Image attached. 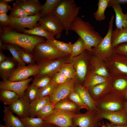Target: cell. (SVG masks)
Instances as JSON below:
<instances>
[{"mask_svg": "<svg viewBox=\"0 0 127 127\" xmlns=\"http://www.w3.org/2000/svg\"><path fill=\"white\" fill-rule=\"evenodd\" d=\"M0 40L4 44L17 45L32 54L36 45L45 41L44 37L19 32L7 26H0Z\"/></svg>", "mask_w": 127, "mask_h": 127, "instance_id": "6da1fadb", "label": "cell"}, {"mask_svg": "<svg viewBox=\"0 0 127 127\" xmlns=\"http://www.w3.org/2000/svg\"><path fill=\"white\" fill-rule=\"evenodd\" d=\"M70 30L75 32L83 41L85 50L92 52V48L97 46L103 38L88 22L78 16L72 22Z\"/></svg>", "mask_w": 127, "mask_h": 127, "instance_id": "7a4b0ae2", "label": "cell"}, {"mask_svg": "<svg viewBox=\"0 0 127 127\" xmlns=\"http://www.w3.org/2000/svg\"><path fill=\"white\" fill-rule=\"evenodd\" d=\"M81 8L77 6L74 0H62L52 12L63 24L66 35L68 33L72 22L78 16Z\"/></svg>", "mask_w": 127, "mask_h": 127, "instance_id": "3957f363", "label": "cell"}, {"mask_svg": "<svg viewBox=\"0 0 127 127\" xmlns=\"http://www.w3.org/2000/svg\"><path fill=\"white\" fill-rule=\"evenodd\" d=\"M95 101L97 110L113 112L124 109L126 100L123 96L110 90Z\"/></svg>", "mask_w": 127, "mask_h": 127, "instance_id": "277c9868", "label": "cell"}, {"mask_svg": "<svg viewBox=\"0 0 127 127\" xmlns=\"http://www.w3.org/2000/svg\"><path fill=\"white\" fill-rule=\"evenodd\" d=\"M92 54V52L85 50L78 56H70L68 63L72 65L76 72L74 79L75 82L83 85L89 72Z\"/></svg>", "mask_w": 127, "mask_h": 127, "instance_id": "5b68a950", "label": "cell"}, {"mask_svg": "<svg viewBox=\"0 0 127 127\" xmlns=\"http://www.w3.org/2000/svg\"><path fill=\"white\" fill-rule=\"evenodd\" d=\"M32 54L37 63L70 55L58 51L45 41L36 45L33 49Z\"/></svg>", "mask_w": 127, "mask_h": 127, "instance_id": "8992f818", "label": "cell"}, {"mask_svg": "<svg viewBox=\"0 0 127 127\" xmlns=\"http://www.w3.org/2000/svg\"><path fill=\"white\" fill-rule=\"evenodd\" d=\"M114 18V16L113 15L111 17L108 32L105 36L97 46L92 48L93 54L105 62L114 53L111 40Z\"/></svg>", "mask_w": 127, "mask_h": 127, "instance_id": "52a82bcc", "label": "cell"}, {"mask_svg": "<svg viewBox=\"0 0 127 127\" xmlns=\"http://www.w3.org/2000/svg\"><path fill=\"white\" fill-rule=\"evenodd\" d=\"M76 115L73 111L54 110L42 119L47 123L58 127H70L73 126V119Z\"/></svg>", "mask_w": 127, "mask_h": 127, "instance_id": "ba28073f", "label": "cell"}, {"mask_svg": "<svg viewBox=\"0 0 127 127\" xmlns=\"http://www.w3.org/2000/svg\"><path fill=\"white\" fill-rule=\"evenodd\" d=\"M38 24L46 30L52 33L56 39L62 36L64 27L59 19L56 15L51 13L38 21Z\"/></svg>", "mask_w": 127, "mask_h": 127, "instance_id": "9c48e42d", "label": "cell"}, {"mask_svg": "<svg viewBox=\"0 0 127 127\" xmlns=\"http://www.w3.org/2000/svg\"><path fill=\"white\" fill-rule=\"evenodd\" d=\"M9 16L10 22L7 26L20 33L22 32L26 28L31 29L37 26L38 23L41 19L40 13L19 18Z\"/></svg>", "mask_w": 127, "mask_h": 127, "instance_id": "30bf717a", "label": "cell"}, {"mask_svg": "<svg viewBox=\"0 0 127 127\" xmlns=\"http://www.w3.org/2000/svg\"><path fill=\"white\" fill-rule=\"evenodd\" d=\"M105 62L110 74L127 75V56L114 53Z\"/></svg>", "mask_w": 127, "mask_h": 127, "instance_id": "8fae6325", "label": "cell"}, {"mask_svg": "<svg viewBox=\"0 0 127 127\" xmlns=\"http://www.w3.org/2000/svg\"><path fill=\"white\" fill-rule=\"evenodd\" d=\"M96 110H89L84 114L76 115L73 119V126L79 127H100L101 120Z\"/></svg>", "mask_w": 127, "mask_h": 127, "instance_id": "7c38bea8", "label": "cell"}, {"mask_svg": "<svg viewBox=\"0 0 127 127\" xmlns=\"http://www.w3.org/2000/svg\"><path fill=\"white\" fill-rule=\"evenodd\" d=\"M69 56V55L63 58L37 63L39 66L40 69L38 73L34 76V79L58 72L63 65L68 63Z\"/></svg>", "mask_w": 127, "mask_h": 127, "instance_id": "4fadbf2b", "label": "cell"}, {"mask_svg": "<svg viewBox=\"0 0 127 127\" xmlns=\"http://www.w3.org/2000/svg\"><path fill=\"white\" fill-rule=\"evenodd\" d=\"M75 81L74 79H69L64 83L58 85L49 96V101L54 105L63 100L74 91Z\"/></svg>", "mask_w": 127, "mask_h": 127, "instance_id": "5bb4252c", "label": "cell"}, {"mask_svg": "<svg viewBox=\"0 0 127 127\" xmlns=\"http://www.w3.org/2000/svg\"><path fill=\"white\" fill-rule=\"evenodd\" d=\"M39 67L37 64L23 67L18 64V67L11 75L8 80L14 82L26 80L30 76H34L36 75L39 72Z\"/></svg>", "mask_w": 127, "mask_h": 127, "instance_id": "9a60e30c", "label": "cell"}, {"mask_svg": "<svg viewBox=\"0 0 127 127\" xmlns=\"http://www.w3.org/2000/svg\"><path fill=\"white\" fill-rule=\"evenodd\" d=\"M33 80L32 77L26 80L20 81L2 80L0 82V89L13 91L20 97H22L24 95L25 91L28 87V84Z\"/></svg>", "mask_w": 127, "mask_h": 127, "instance_id": "2e32d148", "label": "cell"}, {"mask_svg": "<svg viewBox=\"0 0 127 127\" xmlns=\"http://www.w3.org/2000/svg\"><path fill=\"white\" fill-rule=\"evenodd\" d=\"M97 111L102 119H107L112 124L115 125L127 124V112L125 109L121 111L113 112L98 110Z\"/></svg>", "mask_w": 127, "mask_h": 127, "instance_id": "e0dca14e", "label": "cell"}, {"mask_svg": "<svg viewBox=\"0 0 127 127\" xmlns=\"http://www.w3.org/2000/svg\"><path fill=\"white\" fill-rule=\"evenodd\" d=\"M110 75L111 90L125 97L127 91V75L118 74H110Z\"/></svg>", "mask_w": 127, "mask_h": 127, "instance_id": "ac0fdd59", "label": "cell"}, {"mask_svg": "<svg viewBox=\"0 0 127 127\" xmlns=\"http://www.w3.org/2000/svg\"><path fill=\"white\" fill-rule=\"evenodd\" d=\"M30 102L25 93L24 95L19 98L8 107L12 112L16 114L20 118L28 116Z\"/></svg>", "mask_w": 127, "mask_h": 127, "instance_id": "d6986e66", "label": "cell"}, {"mask_svg": "<svg viewBox=\"0 0 127 127\" xmlns=\"http://www.w3.org/2000/svg\"><path fill=\"white\" fill-rule=\"evenodd\" d=\"M95 75L105 77L110 76V74L106 66L105 61L92 54L89 71L87 78Z\"/></svg>", "mask_w": 127, "mask_h": 127, "instance_id": "ffe728a7", "label": "cell"}, {"mask_svg": "<svg viewBox=\"0 0 127 127\" xmlns=\"http://www.w3.org/2000/svg\"><path fill=\"white\" fill-rule=\"evenodd\" d=\"M17 62L10 57L0 63V77L3 81L8 80L11 75L18 67Z\"/></svg>", "mask_w": 127, "mask_h": 127, "instance_id": "44dd1931", "label": "cell"}, {"mask_svg": "<svg viewBox=\"0 0 127 127\" xmlns=\"http://www.w3.org/2000/svg\"><path fill=\"white\" fill-rule=\"evenodd\" d=\"M74 91L77 93L84 103L88 107L89 110H96L95 101L92 98L87 89L83 85L75 82Z\"/></svg>", "mask_w": 127, "mask_h": 127, "instance_id": "7402d4cb", "label": "cell"}, {"mask_svg": "<svg viewBox=\"0 0 127 127\" xmlns=\"http://www.w3.org/2000/svg\"><path fill=\"white\" fill-rule=\"evenodd\" d=\"M16 2L25 11L34 15L40 13L42 6L38 0H17Z\"/></svg>", "mask_w": 127, "mask_h": 127, "instance_id": "603a6c76", "label": "cell"}, {"mask_svg": "<svg viewBox=\"0 0 127 127\" xmlns=\"http://www.w3.org/2000/svg\"><path fill=\"white\" fill-rule=\"evenodd\" d=\"M109 82L101 83L87 88L91 96L95 101L111 90Z\"/></svg>", "mask_w": 127, "mask_h": 127, "instance_id": "cb8c5ba5", "label": "cell"}, {"mask_svg": "<svg viewBox=\"0 0 127 127\" xmlns=\"http://www.w3.org/2000/svg\"><path fill=\"white\" fill-rule=\"evenodd\" d=\"M3 120L5 125L10 127H24L20 118L14 115L8 107L4 106Z\"/></svg>", "mask_w": 127, "mask_h": 127, "instance_id": "d4e9b609", "label": "cell"}, {"mask_svg": "<svg viewBox=\"0 0 127 127\" xmlns=\"http://www.w3.org/2000/svg\"><path fill=\"white\" fill-rule=\"evenodd\" d=\"M49 101V96H46L36 98L30 102L28 112V116L35 117L43 106Z\"/></svg>", "mask_w": 127, "mask_h": 127, "instance_id": "484cf974", "label": "cell"}, {"mask_svg": "<svg viewBox=\"0 0 127 127\" xmlns=\"http://www.w3.org/2000/svg\"><path fill=\"white\" fill-rule=\"evenodd\" d=\"M111 7L115 13L116 28L121 30L127 26V14L123 13L120 5L114 4Z\"/></svg>", "mask_w": 127, "mask_h": 127, "instance_id": "4316f807", "label": "cell"}, {"mask_svg": "<svg viewBox=\"0 0 127 127\" xmlns=\"http://www.w3.org/2000/svg\"><path fill=\"white\" fill-rule=\"evenodd\" d=\"M111 40L113 48L120 44L127 43V26L121 30L115 28L113 30Z\"/></svg>", "mask_w": 127, "mask_h": 127, "instance_id": "83f0119b", "label": "cell"}, {"mask_svg": "<svg viewBox=\"0 0 127 127\" xmlns=\"http://www.w3.org/2000/svg\"><path fill=\"white\" fill-rule=\"evenodd\" d=\"M22 32L29 35L44 37L46 40L54 38V36L52 33L46 30L38 24L31 29H25Z\"/></svg>", "mask_w": 127, "mask_h": 127, "instance_id": "f1b7e54d", "label": "cell"}, {"mask_svg": "<svg viewBox=\"0 0 127 127\" xmlns=\"http://www.w3.org/2000/svg\"><path fill=\"white\" fill-rule=\"evenodd\" d=\"M45 41L58 51L70 55L72 44L71 42L65 43L58 41L55 38Z\"/></svg>", "mask_w": 127, "mask_h": 127, "instance_id": "f546056e", "label": "cell"}, {"mask_svg": "<svg viewBox=\"0 0 127 127\" xmlns=\"http://www.w3.org/2000/svg\"><path fill=\"white\" fill-rule=\"evenodd\" d=\"M19 97L18 95L13 91L6 90L0 89V100L4 105H10Z\"/></svg>", "mask_w": 127, "mask_h": 127, "instance_id": "4dcf8cb0", "label": "cell"}, {"mask_svg": "<svg viewBox=\"0 0 127 127\" xmlns=\"http://www.w3.org/2000/svg\"><path fill=\"white\" fill-rule=\"evenodd\" d=\"M110 79V75L109 77H105L97 75H93L86 78L83 86L87 88L101 83L109 81Z\"/></svg>", "mask_w": 127, "mask_h": 127, "instance_id": "1f68e13d", "label": "cell"}, {"mask_svg": "<svg viewBox=\"0 0 127 127\" xmlns=\"http://www.w3.org/2000/svg\"><path fill=\"white\" fill-rule=\"evenodd\" d=\"M61 1L62 0H46L44 4L42 5L40 13L41 18L52 13Z\"/></svg>", "mask_w": 127, "mask_h": 127, "instance_id": "d6a6232c", "label": "cell"}, {"mask_svg": "<svg viewBox=\"0 0 127 127\" xmlns=\"http://www.w3.org/2000/svg\"><path fill=\"white\" fill-rule=\"evenodd\" d=\"M110 0H99L97 11L93 13L94 17L96 21L100 22L106 19L105 12Z\"/></svg>", "mask_w": 127, "mask_h": 127, "instance_id": "836d02e7", "label": "cell"}, {"mask_svg": "<svg viewBox=\"0 0 127 127\" xmlns=\"http://www.w3.org/2000/svg\"><path fill=\"white\" fill-rule=\"evenodd\" d=\"M24 127H44L46 122L42 119L27 116L20 118Z\"/></svg>", "mask_w": 127, "mask_h": 127, "instance_id": "e575fe53", "label": "cell"}, {"mask_svg": "<svg viewBox=\"0 0 127 127\" xmlns=\"http://www.w3.org/2000/svg\"><path fill=\"white\" fill-rule=\"evenodd\" d=\"M79 107L73 102L66 100H62L56 103L54 106V109L68 111H73Z\"/></svg>", "mask_w": 127, "mask_h": 127, "instance_id": "d590c367", "label": "cell"}, {"mask_svg": "<svg viewBox=\"0 0 127 127\" xmlns=\"http://www.w3.org/2000/svg\"><path fill=\"white\" fill-rule=\"evenodd\" d=\"M9 16L16 18H19L34 15L33 14L25 11L20 7L16 2L12 4Z\"/></svg>", "mask_w": 127, "mask_h": 127, "instance_id": "8d00e7d4", "label": "cell"}, {"mask_svg": "<svg viewBox=\"0 0 127 127\" xmlns=\"http://www.w3.org/2000/svg\"><path fill=\"white\" fill-rule=\"evenodd\" d=\"M4 44L7 50L10 51L12 56V57L17 62L18 64L21 67L25 66L26 64L23 61L19 54L18 50L20 47L13 44Z\"/></svg>", "mask_w": 127, "mask_h": 127, "instance_id": "74e56055", "label": "cell"}, {"mask_svg": "<svg viewBox=\"0 0 127 127\" xmlns=\"http://www.w3.org/2000/svg\"><path fill=\"white\" fill-rule=\"evenodd\" d=\"M54 74L43 75L34 79L31 85L39 88L44 87L50 83Z\"/></svg>", "mask_w": 127, "mask_h": 127, "instance_id": "f35d334b", "label": "cell"}, {"mask_svg": "<svg viewBox=\"0 0 127 127\" xmlns=\"http://www.w3.org/2000/svg\"><path fill=\"white\" fill-rule=\"evenodd\" d=\"M85 50L84 42L79 37L77 40L72 44L70 56L74 57L81 54Z\"/></svg>", "mask_w": 127, "mask_h": 127, "instance_id": "ab89813d", "label": "cell"}, {"mask_svg": "<svg viewBox=\"0 0 127 127\" xmlns=\"http://www.w3.org/2000/svg\"><path fill=\"white\" fill-rule=\"evenodd\" d=\"M58 72L63 74L68 79H74L76 75L72 65L68 63L63 65Z\"/></svg>", "mask_w": 127, "mask_h": 127, "instance_id": "60d3db41", "label": "cell"}, {"mask_svg": "<svg viewBox=\"0 0 127 127\" xmlns=\"http://www.w3.org/2000/svg\"><path fill=\"white\" fill-rule=\"evenodd\" d=\"M18 52L21 59L25 64L28 65L36 64V61L32 54L20 47Z\"/></svg>", "mask_w": 127, "mask_h": 127, "instance_id": "b9f144b4", "label": "cell"}, {"mask_svg": "<svg viewBox=\"0 0 127 127\" xmlns=\"http://www.w3.org/2000/svg\"><path fill=\"white\" fill-rule=\"evenodd\" d=\"M69 98L78 106L80 109H85L88 111V107L83 102L79 95L76 92L73 91L69 95Z\"/></svg>", "mask_w": 127, "mask_h": 127, "instance_id": "7bdbcfd3", "label": "cell"}, {"mask_svg": "<svg viewBox=\"0 0 127 127\" xmlns=\"http://www.w3.org/2000/svg\"><path fill=\"white\" fill-rule=\"evenodd\" d=\"M54 105L49 101L47 103L38 113L36 117L43 118L50 114L54 109Z\"/></svg>", "mask_w": 127, "mask_h": 127, "instance_id": "ee69618b", "label": "cell"}, {"mask_svg": "<svg viewBox=\"0 0 127 127\" xmlns=\"http://www.w3.org/2000/svg\"><path fill=\"white\" fill-rule=\"evenodd\" d=\"M58 85H56L50 83L46 86L39 88L36 98L49 96Z\"/></svg>", "mask_w": 127, "mask_h": 127, "instance_id": "f6af8a7d", "label": "cell"}, {"mask_svg": "<svg viewBox=\"0 0 127 127\" xmlns=\"http://www.w3.org/2000/svg\"><path fill=\"white\" fill-rule=\"evenodd\" d=\"M68 79L63 74L58 72L54 74L50 83L58 85L64 83Z\"/></svg>", "mask_w": 127, "mask_h": 127, "instance_id": "bcb514c9", "label": "cell"}, {"mask_svg": "<svg viewBox=\"0 0 127 127\" xmlns=\"http://www.w3.org/2000/svg\"><path fill=\"white\" fill-rule=\"evenodd\" d=\"M39 88L32 85L29 86L25 93L30 102L36 98Z\"/></svg>", "mask_w": 127, "mask_h": 127, "instance_id": "7dc6e473", "label": "cell"}, {"mask_svg": "<svg viewBox=\"0 0 127 127\" xmlns=\"http://www.w3.org/2000/svg\"><path fill=\"white\" fill-rule=\"evenodd\" d=\"M114 53L127 56V43L119 44L113 48Z\"/></svg>", "mask_w": 127, "mask_h": 127, "instance_id": "c3c4849f", "label": "cell"}, {"mask_svg": "<svg viewBox=\"0 0 127 127\" xmlns=\"http://www.w3.org/2000/svg\"><path fill=\"white\" fill-rule=\"evenodd\" d=\"M9 22V16L7 13L0 14V26H7L8 25Z\"/></svg>", "mask_w": 127, "mask_h": 127, "instance_id": "681fc988", "label": "cell"}, {"mask_svg": "<svg viewBox=\"0 0 127 127\" xmlns=\"http://www.w3.org/2000/svg\"><path fill=\"white\" fill-rule=\"evenodd\" d=\"M11 8L8 3L5 1L4 0H0V14L7 13Z\"/></svg>", "mask_w": 127, "mask_h": 127, "instance_id": "f907efd6", "label": "cell"}, {"mask_svg": "<svg viewBox=\"0 0 127 127\" xmlns=\"http://www.w3.org/2000/svg\"><path fill=\"white\" fill-rule=\"evenodd\" d=\"M127 4V0H110L108 7H111L113 5L115 4Z\"/></svg>", "mask_w": 127, "mask_h": 127, "instance_id": "816d5d0a", "label": "cell"}, {"mask_svg": "<svg viewBox=\"0 0 127 127\" xmlns=\"http://www.w3.org/2000/svg\"><path fill=\"white\" fill-rule=\"evenodd\" d=\"M105 125L107 127H127V124L122 125H115L112 124L108 122L106 123Z\"/></svg>", "mask_w": 127, "mask_h": 127, "instance_id": "f5cc1de1", "label": "cell"}, {"mask_svg": "<svg viewBox=\"0 0 127 127\" xmlns=\"http://www.w3.org/2000/svg\"><path fill=\"white\" fill-rule=\"evenodd\" d=\"M7 57L3 53L2 50H0V63L5 60Z\"/></svg>", "mask_w": 127, "mask_h": 127, "instance_id": "db71d44e", "label": "cell"}, {"mask_svg": "<svg viewBox=\"0 0 127 127\" xmlns=\"http://www.w3.org/2000/svg\"><path fill=\"white\" fill-rule=\"evenodd\" d=\"M0 50H7L5 44L0 40Z\"/></svg>", "mask_w": 127, "mask_h": 127, "instance_id": "11a10c76", "label": "cell"}, {"mask_svg": "<svg viewBox=\"0 0 127 127\" xmlns=\"http://www.w3.org/2000/svg\"><path fill=\"white\" fill-rule=\"evenodd\" d=\"M44 127H58L53 125L49 123L46 122Z\"/></svg>", "mask_w": 127, "mask_h": 127, "instance_id": "9f6ffc18", "label": "cell"}, {"mask_svg": "<svg viewBox=\"0 0 127 127\" xmlns=\"http://www.w3.org/2000/svg\"><path fill=\"white\" fill-rule=\"evenodd\" d=\"M4 1L7 3L11 2L13 1L14 0H4Z\"/></svg>", "mask_w": 127, "mask_h": 127, "instance_id": "6f0895ef", "label": "cell"}, {"mask_svg": "<svg viewBox=\"0 0 127 127\" xmlns=\"http://www.w3.org/2000/svg\"><path fill=\"white\" fill-rule=\"evenodd\" d=\"M0 127H10L6 125H3L2 124H0Z\"/></svg>", "mask_w": 127, "mask_h": 127, "instance_id": "680465c9", "label": "cell"}, {"mask_svg": "<svg viewBox=\"0 0 127 127\" xmlns=\"http://www.w3.org/2000/svg\"><path fill=\"white\" fill-rule=\"evenodd\" d=\"M125 98L126 101H127V91L125 94Z\"/></svg>", "mask_w": 127, "mask_h": 127, "instance_id": "91938a15", "label": "cell"}, {"mask_svg": "<svg viewBox=\"0 0 127 127\" xmlns=\"http://www.w3.org/2000/svg\"><path fill=\"white\" fill-rule=\"evenodd\" d=\"M125 108H127V101L125 104Z\"/></svg>", "mask_w": 127, "mask_h": 127, "instance_id": "94428289", "label": "cell"}, {"mask_svg": "<svg viewBox=\"0 0 127 127\" xmlns=\"http://www.w3.org/2000/svg\"><path fill=\"white\" fill-rule=\"evenodd\" d=\"M101 126V127H107L103 123V125H102Z\"/></svg>", "mask_w": 127, "mask_h": 127, "instance_id": "6125c7cd", "label": "cell"}, {"mask_svg": "<svg viewBox=\"0 0 127 127\" xmlns=\"http://www.w3.org/2000/svg\"><path fill=\"white\" fill-rule=\"evenodd\" d=\"M78 127V126H71V127Z\"/></svg>", "mask_w": 127, "mask_h": 127, "instance_id": "be15d7a7", "label": "cell"}, {"mask_svg": "<svg viewBox=\"0 0 127 127\" xmlns=\"http://www.w3.org/2000/svg\"><path fill=\"white\" fill-rule=\"evenodd\" d=\"M125 110H126L127 112V108H125Z\"/></svg>", "mask_w": 127, "mask_h": 127, "instance_id": "e7e4bbea", "label": "cell"}, {"mask_svg": "<svg viewBox=\"0 0 127 127\" xmlns=\"http://www.w3.org/2000/svg\"><path fill=\"white\" fill-rule=\"evenodd\" d=\"M126 14H127V11H126Z\"/></svg>", "mask_w": 127, "mask_h": 127, "instance_id": "03108f58", "label": "cell"}]
</instances>
